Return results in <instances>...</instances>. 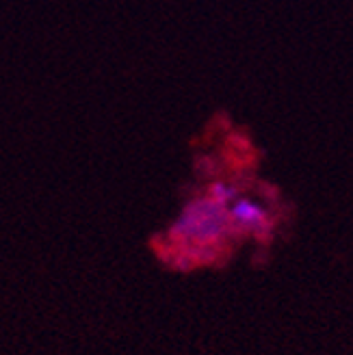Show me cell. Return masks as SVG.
I'll use <instances>...</instances> for the list:
<instances>
[{"instance_id": "obj_1", "label": "cell", "mask_w": 353, "mask_h": 355, "mask_svg": "<svg viewBox=\"0 0 353 355\" xmlns=\"http://www.w3.org/2000/svg\"><path fill=\"white\" fill-rule=\"evenodd\" d=\"M230 232L232 227L227 219V206L213 200L210 195L187 204L182 215L171 225V239L175 243L191 245L202 252H213Z\"/></svg>"}, {"instance_id": "obj_2", "label": "cell", "mask_w": 353, "mask_h": 355, "mask_svg": "<svg viewBox=\"0 0 353 355\" xmlns=\"http://www.w3.org/2000/svg\"><path fill=\"white\" fill-rule=\"evenodd\" d=\"M234 204L227 208V219H230L232 232L243 234H267L271 230V219L260 204L250 198H234Z\"/></svg>"}]
</instances>
